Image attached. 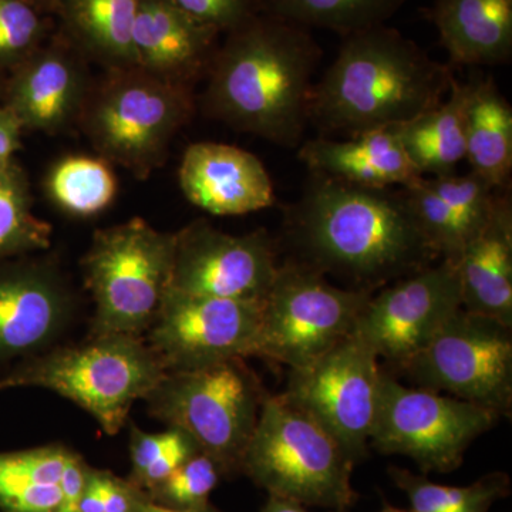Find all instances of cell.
Instances as JSON below:
<instances>
[{
	"mask_svg": "<svg viewBox=\"0 0 512 512\" xmlns=\"http://www.w3.org/2000/svg\"><path fill=\"white\" fill-rule=\"evenodd\" d=\"M167 370L146 339L92 336L23 360L0 379V390H52L92 414L110 436L120 433L137 400H144Z\"/></svg>",
	"mask_w": 512,
	"mask_h": 512,
	"instance_id": "obj_5",
	"label": "cell"
},
{
	"mask_svg": "<svg viewBox=\"0 0 512 512\" xmlns=\"http://www.w3.org/2000/svg\"><path fill=\"white\" fill-rule=\"evenodd\" d=\"M464 83L453 77L439 106L397 126L407 156L423 177L454 173L466 160Z\"/></svg>",
	"mask_w": 512,
	"mask_h": 512,
	"instance_id": "obj_25",
	"label": "cell"
},
{
	"mask_svg": "<svg viewBox=\"0 0 512 512\" xmlns=\"http://www.w3.org/2000/svg\"><path fill=\"white\" fill-rule=\"evenodd\" d=\"M29 2L43 10V12H56L59 0H29Z\"/></svg>",
	"mask_w": 512,
	"mask_h": 512,
	"instance_id": "obj_42",
	"label": "cell"
},
{
	"mask_svg": "<svg viewBox=\"0 0 512 512\" xmlns=\"http://www.w3.org/2000/svg\"><path fill=\"white\" fill-rule=\"evenodd\" d=\"M195 19L218 32H231L265 10V0H173Z\"/></svg>",
	"mask_w": 512,
	"mask_h": 512,
	"instance_id": "obj_37",
	"label": "cell"
},
{
	"mask_svg": "<svg viewBox=\"0 0 512 512\" xmlns=\"http://www.w3.org/2000/svg\"><path fill=\"white\" fill-rule=\"evenodd\" d=\"M426 178L456 215L467 241L487 220L500 190L473 171L464 175L450 173Z\"/></svg>",
	"mask_w": 512,
	"mask_h": 512,
	"instance_id": "obj_35",
	"label": "cell"
},
{
	"mask_svg": "<svg viewBox=\"0 0 512 512\" xmlns=\"http://www.w3.org/2000/svg\"><path fill=\"white\" fill-rule=\"evenodd\" d=\"M89 471L90 467L84 463L83 458L69 450L59 481V512H80Z\"/></svg>",
	"mask_w": 512,
	"mask_h": 512,
	"instance_id": "obj_38",
	"label": "cell"
},
{
	"mask_svg": "<svg viewBox=\"0 0 512 512\" xmlns=\"http://www.w3.org/2000/svg\"><path fill=\"white\" fill-rule=\"evenodd\" d=\"M355 463L335 437L284 393L269 394L241 473L272 497L303 507L348 511L356 503Z\"/></svg>",
	"mask_w": 512,
	"mask_h": 512,
	"instance_id": "obj_4",
	"label": "cell"
},
{
	"mask_svg": "<svg viewBox=\"0 0 512 512\" xmlns=\"http://www.w3.org/2000/svg\"><path fill=\"white\" fill-rule=\"evenodd\" d=\"M457 266L463 308L512 326V202L507 188L498 191L487 220L467 239Z\"/></svg>",
	"mask_w": 512,
	"mask_h": 512,
	"instance_id": "obj_21",
	"label": "cell"
},
{
	"mask_svg": "<svg viewBox=\"0 0 512 512\" xmlns=\"http://www.w3.org/2000/svg\"><path fill=\"white\" fill-rule=\"evenodd\" d=\"M52 227L32 211L28 180L15 163L0 171V258L50 247Z\"/></svg>",
	"mask_w": 512,
	"mask_h": 512,
	"instance_id": "obj_30",
	"label": "cell"
},
{
	"mask_svg": "<svg viewBox=\"0 0 512 512\" xmlns=\"http://www.w3.org/2000/svg\"><path fill=\"white\" fill-rule=\"evenodd\" d=\"M431 19L454 64L510 62L512 0H436Z\"/></svg>",
	"mask_w": 512,
	"mask_h": 512,
	"instance_id": "obj_22",
	"label": "cell"
},
{
	"mask_svg": "<svg viewBox=\"0 0 512 512\" xmlns=\"http://www.w3.org/2000/svg\"><path fill=\"white\" fill-rule=\"evenodd\" d=\"M453 77L396 29L360 30L343 36L338 56L313 84L309 124L322 137L400 126L439 106Z\"/></svg>",
	"mask_w": 512,
	"mask_h": 512,
	"instance_id": "obj_3",
	"label": "cell"
},
{
	"mask_svg": "<svg viewBox=\"0 0 512 512\" xmlns=\"http://www.w3.org/2000/svg\"><path fill=\"white\" fill-rule=\"evenodd\" d=\"M285 235L293 259L367 293L440 261L403 188L357 187L311 173L285 212Z\"/></svg>",
	"mask_w": 512,
	"mask_h": 512,
	"instance_id": "obj_1",
	"label": "cell"
},
{
	"mask_svg": "<svg viewBox=\"0 0 512 512\" xmlns=\"http://www.w3.org/2000/svg\"><path fill=\"white\" fill-rule=\"evenodd\" d=\"M198 451L200 448L194 440L174 427L151 434L134 427L131 431V476L128 480L147 493Z\"/></svg>",
	"mask_w": 512,
	"mask_h": 512,
	"instance_id": "obj_31",
	"label": "cell"
},
{
	"mask_svg": "<svg viewBox=\"0 0 512 512\" xmlns=\"http://www.w3.org/2000/svg\"><path fill=\"white\" fill-rule=\"evenodd\" d=\"M380 377L375 353L349 335L308 365L289 369L282 393L322 424L357 464L369 456Z\"/></svg>",
	"mask_w": 512,
	"mask_h": 512,
	"instance_id": "obj_12",
	"label": "cell"
},
{
	"mask_svg": "<svg viewBox=\"0 0 512 512\" xmlns=\"http://www.w3.org/2000/svg\"><path fill=\"white\" fill-rule=\"evenodd\" d=\"M221 477L220 467L215 461L198 451L146 494L153 503L163 507L190 510L210 504V495Z\"/></svg>",
	"mask_w": 512,
	"mask_h": 512,
	"instance_id": "obj_33",
	"label": "cell"
},
{
	"mask_svg": "<svg viewBox=\"0 0 512 512\" xmlns=\"http://www.w3.org/2000/svg\"><path fill=\"white\" fill-rule=\"evenodd\" d=\"M29 0H0V67H16L43 45L47 20Z\"/></svg>",
	"mask_w": 512,
	"mask_h": 512,
	"instance_id": "obj_34",
	"label": "cell"
},
{
	"mask_svg": "<svg viewBox=\"0 0 512 512\" xmlns=\"http://www.w3.org/2000/svg\"><path fill=\"white\" fill-rule=\"evenodd\" d=\"M407 0H265L264 12L342 36L384 25Z\"/></svg>",
	"mask_w": 512,
	"mask_h": 512,
	"instance_id": "obj_28",
	"label": "cell"
},
{
	"mask_svg": "<svg viewBox=\"0 0 512 512\" xmlns=\"http://www.w3.org/2000/svg\"><path fill=\"white\" fill-rule=\"evenodd\" d=\"M320 55L305 28L259 13L228 32L212 57L208 113L279 146H301Z\"/></svg>",
	"mask_w": 512,
	"mask_h": 512,
	"instance_id": "obj_2",
	"label": "cell"
},
{
	"mask_svg": "<svg viewBox=\"0 0 512 512\" xmlns=\"http://www.w3.org/2000/svg\"><path fill=\"white\" fill-rule=\"evenodd\" d=\"M178 178L192 205L218 217L251 214L275 202L274 185L262 161L229 144H191Z\"/></svg>",
	"mask_w": 512,
	"mask_h": 512,
	"instance_id": "obj_17",
	"label": "cell"
},
{
	"mask_svg": "<svg viewBox=\"0 0 512 512\" xmlns=\"http://www.w3.org/2000/svg\"><path fill=\"white\" fill-rule=\"evenodd\" d=\"M174 244L175 234L141 218L94 234L83 259L96 305L92 336H146L167 292Z\"/></svg>",
	"mask_w": 512,
	"mask_h": 512,
	"instance_id": "obj_8",
	"label": "cell"
},
{
	"mask_svg": "<svg viewBox=\"0 0 512 512\" xmlns=\"http://www.w3.org/2000/svg\"><path fill=\"white\" fill-rule=\"evenodd\" d=\"M47 192L62 210L77 217H90L113 202L116 175L103 158L67 157L50 171Z\"/></svg>",
	"mask_w": 512,
	"mask_h": 512,
	"instance_id": "obj_29",
	"label": "cell"
},
{
	"mask_svg": "<svg viewBox=\"0 0 512 512\" xmlns=\"http://www.w3.org/2000/svg\"><path fill=\"white\" fill-rule=\"evenodd\" d=\"M278 266L274 241L262 229L231 235L198 220L175 232L167 291L264 302Z\"/></svg>",
	"mask_w": 512,
	"mask_h": 512,
	"instance_id": "obj_15",
	"label": "cell"
},
{
	"mask_svg": "<svg viewBox=\"0 0 512 512\" xmlns=\"http://www.w3.org/2000/svg\"><path fill=\"white\" fill-rule=\"evenodd\" d=\"M389 476L409 498L412 512H488L511 493V478L503 471L485 474L463 487L433 483L424 474L396 466L389 467Z\"/></svg>",
	"mask_w": 512,
	"mask_h": 512,
	"instance_id": "obj_27",
	"label": "cell"
},
{
	"mask_svg": "<svg viewBox=\"0 0 512 512\" xmlns=\"http://www.w3.org/2000/svg\"><path fill=\"white\" fill-rule=\"evenodd\" d=\"M372 293L336 286L289 258L279 264L262 302L255 356L302 367L348 338Z\"/></svg>",
	"mask_w": 512,
	"mask_h": 512,
	"instance_id": "obj_9",
	"label": "cell"
},
{
	"mask_svg": "<svg viewBox=\"0 0 512 512\" xmlns=\"http://www.w3.org/2000/svg\"><path fill=\"white\" fill-rule=\"evenodd\" d=\"M67 454L59 444L0 453V510L59 512V481Z\"/></svg>",
	"mask_w": 512,
	"mask_h": 512,
	"instance_id": "obj_26",
	"label": "cell"
},
{
	"mask_svg": "<svg viewBox=\"0 0 512 512\" xmlns=\"http://www.w3.org/2000/svg\"><path fill=\"white\" fill-rule=\"evenodd\" d=\"M144 495L130 480L90 467L80 512H136Z\"/></svg>",
	"mask_w": 512,
	"mask_h": 512,
	"instance_id": "obj_36",
	"label": "cell"
},
{
	"mask_svg": "<svg viewBox=\"0 0 512 512\" xmlns=\"http://www.w3.org/2000/svg\"><path fill=\"white\" fill-rule=\"evenodd\" d=\"M262 302L165 292L146 342L167 372L255 356Z\"/></svg>",
	"mask_w": 512,
	"mask_h": 512,
	"instance_id": "obj_14",
	"label": "cell"
},
{
	"mask_svg": "<svg viewBox=\"0 0 512 512\" xmlns=\"http://www.w3.org/2000/svg\"><path fill=\"white\" fill-rule=\"evenodd\" d=\"M403 192L421 234L433 251L440 259L458 264L466 237L454 212L431 188L426 177L404 187Z\"/></svg>",
	"mask_w": 512,
	"mask_h": 512,
	"instance_id": "obj_32",
	"label": "cell"
},
{
	"mask_svg": "<svg viewBox=\"0 0 512 512\" xmlns=\"http://www.w3.org/2000/svg\"><path fill=\"white\" fill-rule=\"evenodd\" d=\"M79 53L67 37H56L15 67L6 107L23 128L53 134L80 116L89 90Z\"/></svg>",
	"mask_w": 512,
	"mask_h": 512,
	"instance_id": "obj_18",
	"label": "cell"
},
{
	"mask_svg": "<svg viewBox=\"0 0 512 512\" xmlns=\"http://www.w3.org/2000/svg\"><path fill=\"white\" fill-rule=\"evenodd\" d=\"M461 308L458 266L440 259L372 293L352 335L396 376Z\"/></svg>",
	"mask_w": 512,
	"mask_h": 512,
	"instance_id": "obj_13",
	"label": "cell"
},
{
	"mask_svg": "<svg viewBox=\"0 0 512 512\" xmlns=\"http://www.w3.org/2000/svg\"><path fill=\"white\" fill-rule=\"evenodd\" d=\"M136 512H221L214 507V505L207 504L202 505V507L198 508H190V510H173V508L163 507V505H158L153 503L150 498L147 497V494L144 495L143 500L138 504Z\"/></svg>",
	"mask_w": 512,
	"mask_h": 512,
	"instance_id": "obj_41",
	"label": "cell"
},
{
	"mask_svg": "<svg viewBox=\"0 0 512 512\" xmlns=\"http://www.w3.org/2000/svg\"><path fill=\"white\" fill-rule=\"evenodd\" d=\"M140 0H59L64 37L110 69L134 66L133 30Z\"/></svg>",
	"mask_w": 512,
	"mask_h": 512,
	"instance_id": "obj_24",
	"label": "cell"
},
{
	"mask_svg": "<svg viewBox=\"0 0 512 512\" xmlns=\"http://www.w3.org/2000/svg\"><path fill=\"white\" fill-rule=\"evenodd\" d=\"M25 128L8 107H0V171L13 164V156L20 148V138Z\"/></svg>",
	"mask_w": 512,
	"mask_h": 512,
	"instance_id": "obj_39",
	"label": "cell"
},
{
	"mask_svg": "<svg viewBox=\"0 0 512 512\" xmlns=\"http://www.w3.org/2000/svg\"><path fill=\"white\" fill-rule=\"evenodd\" d=\"M397 375L511 417L512 326L458 309Z\"/></svg>",
	"mask_w": 512,
	"mask_h": 512,
	"instance_id": "obj_11",
	"label": "cell"
},
{
	"mask_svg": "<svg viewBox=\"0 0 512 512\" xmlns=\"http://www.w3.org/2000/svg\"><path fill=\"white\" fill-rule=\"evenodd\" d=\"M268 396L245 359L167 372L144 397L148 412L184 431L222 477L241 473L242 460Z\"/></svg>",
	"mask_w": 512,
	"mask_h": 512,
	"instance_id": "obj_6",
	"label": "cell"
},
{
	"mask_svg": "<svg viewBox=\"0 0 512 512\" xmlns=\"http://www.w3.org/2000/svg\"><path fill=\"white\" fill-rule=\"evenodd\" d=\"M185 84L154 76L138 67L111 69L87 93L82 121L103 160L146 178L163 163L168 146L191 114Z\"/></svg>",
	"mask_w": 512,
	"mask_h": 512,
	"instance_id": "obj_7",
	"label": "cell"
},
{
	"mask_svg": "<svg viewBox=\"0 0 512 512\" xmlns=\"http://www.w3.org/2000/svg\"><path fill=\"white\" fill-rule=\"evenodd\" d=\"M379 512H412L407 510H402V508L393 507V505L390 504H384L382 510Z\"/></svg>",
	"mask_w": 512,
	"mask_h": 512,
	"instance_id": "obj_43",
	"label": "cell"
},
{
	"mask_svg": "<svg viewBox=\"0 0 512 512\" xmlns=\"http://www.w3.org/2000/svg\"><path fill=\"white\" fill-rule=\"evenodd\" d=\"M464 137L471 171L497 190L510 184L512 109L493 79L464 83Z\"/></svg>",
	"mask_w": 512,
	"mask_h": 512,
	"instance_id": "obj_23",
	"label": "cell"
},
{
	"mask_svg": "<svg viewBox=\"0 0 512 512\" xmlns=\"http://www.w3.org/2000/svg\"><path fill=\"white\" fill-rule=\"evenodd\" d=\"M299 158L312 174L357 187L404 188L423 178L407 156L397 126L346 138H312L299 146Z\"/></svg>",
	"mask_w": 512,
	"mask_h": 512,
	"instance_id": "obj_20",
	"label": "cell"
},
{
	"mask_svg": "<svg viewBox=\"0 0 512 512\" xmlns=\"http://www.w3.org/2000/svg\"><path fill=\"white\" fill-rule=\"evenodd\" d=\"M218 35L173 0H140L133 30L134 67L187 86L210 67Z\"/></svg>",
	"mask_w": 512,
	"mask_h": 512,
	"instance_id": "obj_19",
	"label": "cell"
},
{
	"mask_svg": "<svg viewBox=\"0 0 512 512\" xmlns=\"http://www.w3.org/2000/svg\"><path fill=\"white\" fill-rule=\"evenodd\" d=\"M72 312V295L55 266L0 258V366L46 352Z\"/></svg>",
	"mask_w": 512,
	"mask_h": 512,
	"instance_id": "obj_16",
	"label": "cell"
},
{
	"mask_svg": "<svg viewBox=\"0 0 512 512\" xmlns=\"http://www.w3.org/2000/svg\"><path fill=\"white\" fill-rule=\"evenodd\" d=\"M500 419L457 397L406 387L382 369L370 447L412 458L423 474H447L463 464L471 444Z\"/></svg>",
	"mask_w": 512,
	"mask_h": 512,
	"instance_id": "obj_10",
	"label": "cell"
},
{
	"mask_svg": "<svg viewBox=\"0 0 512 512\" xmlns=\"http://www.w3.org/2000/svg\"><path fill=\"white\" fill-rule=\"evenodd\" d=\"M261 512H309L306 507L293 501L284 500V498L272 497L268 495V500ZM330 512H348V511H330Z\"/></svg>",
	"mask_w": 512,
	"mask_h": 512,
	"instance_id": "obj_40",
	"label": "cell"
}]
</instances>
